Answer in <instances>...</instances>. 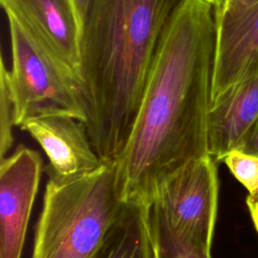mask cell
<instances>
[{"mask_svg": "<svg viewBox=\"0 0 258 258\" xmlns=\"http://www.w3.org/2000/svg\"><path fill=\"white\" fill-rule=\"evenodd\" d=\"M258 117V78L240 82L211 102L208 114V150L221 161L236 150Z\"/></svg>", "mask_w": 258, "mask_h": 258, "instance_id": "obj_10", "label": "cell"}, {"mask_svg": "<svg viewBox=\"0 0 258 258\" xmlns=\"http://www.w3.org/2000/svg\"><path fill=\"white\" fill-rule=\"evenodd\" d=\"M216 28L212 100L240 82L258 78V1L225 11Z\"/></svg>", "mask_w": 258, "mask_h": 258, "instance_id": "obj_9", "label": "cell"}, {"mask_svg": "<svg viewBox=\"0 0 258 258\" xmlns=\"http://www.w3.org/2000/svg\"><path fill=\"white\" fill-rule=\"evenodd\" d=\"M157 249L159 258H212L211 253L180 244L157 243Z\"/></svg>", "mask_w": 258, "mask_h": 258, "instance_id": "obj_14", "label": "cell"}, {"mask_svg": "<svg viewBox=\"0 0 258 258\" xmlns=\"http://www.w3.org/2000/svg\"><path fill=\"white\" fill-rule=\"evenodd\" d=\"M216 39L213 6L184 0L163 32L133 131L115 162L124 202L149 206L166 179L209 155Z\"/></svg>", "mask_w": 258, "mask_h": 258, "instance_id": "obj_1", "label": "cell"}, {"mask_svg": "<svg viewBox=\"0 0 258 258\" xmlns=\"http://www.w3.org/2000/svg\"><path fill=\"white\" fill-rule=\"evenodd\" d=\"M219 180L210 155L194 159L158 188L149 205L157 243H173L211 253L218 212Z\"/></svg>", "mask_w": 258, "mask_h": 258, "instance_id": "obj_5", "label": "cell"}, {"mask_svg": "<svg viewBox=\"0 0 258 258\" xmlns=\"http://www.w3.org/2000/svg\"><path fill=\"white\" fill-rule=\"evenodd\" d=\"M0 3L7 18L21 25L79 81L82 23L75 0H0Z\"/></svg>", "mask_w": 258, "mask_h": 258, "instance_id": "obj_7", "label": "cell"}, {"mask_svg": "<svg viewBox=\"0 0 258 258\" xmlns=\"http://www.w3.org/2000/svg\"><path fill=\"white\" fill-rule=\"evenodd\" d=\"M7 68L3 57L0 61V157L5 158L6 152L13 144L12 126L13 120V103L7 83Z\"/></svg>", "mask_w": 258, "mask_h": 258, "instance_id": "obj_13", "label": "cell"}, {"mask_svg": "<svg viewBox=\"0 0 258 258\" xmlns=\"http://www.w3.org/2000/svg\"><path fill=\"white\" fill-rule=\"evenodd\" d=\"M92 258H159L149 206L126 203Z\"/></svg>", "mask_w": 258, "mask_h": 258, "instance_id": "obj_11", "label": "cell"}, {"mask_svg": "<svg viewBox=\"0 0 258 258\" xmlns=\"http://www.w3.org/2000/svg\"><path fill=\"white\" fill-rule=\"evenodd\" d=\"M184 0H91L81 35L80 93L104 162L123 153L163 32Z\"/></svg>", "mask_w": 258, "mask_h": 258, "instance_id": "obj_2", "label": "cell"}, {"mask_svg": "<svg viewBox=\"0 0 258 258\" xmlns=\"http://www.w3.org/2000/svg\"><path fill=\"white\" fill-rule=\"evenodd\" d=\"M232 174L248 189L249 198H258V157L233 150L223 160Z\"/></svg>", "mask_w": 258, "mask_h": 258, "instance_id": "obj_12", "label": "cell"}, {"mask_svg": "<svg viewBox=\"0 0 258 258\" xmlns=\"http://www.w3.org/2000/svg\"><path fill=\"white\" fill-rule=\"evenodd\" d=\"M236 150L258 157V117L246 132Z\"/></svg>", "mask_w": 258, "mask_h": 258, "instance_id": "obj_15", "label": "cell"}, {"mask_svg": "<svg viewBox=\"0 0 258 258\" xmlns=\"http://www.w3.org/2000/svg\"><path fill=\"white\" fill-rule=\"evenodd\" d=\"M207 2H209L213 8H214V13H215V20L219 19L225 9H226V6H227V3H228V0H206Z\"/></svg>", "mask_w": 258, "mask_h": 258, "instance_id": "obj_18", "label": "cell"}, {"mask_svg": "<svg viewBox=\"0 0 258 258\" xmlns=\"http://www.w3.org/2000/svg\"><path fill=\"white\" fill-rule=\"evenodd\" d=\"M91 0H75L76 6H77V10L80 16V20L82 23V27L84 24V21L86 19V15H87V11H88V7L90 4Z\"/></svg>", "mask_w": 258, "mask_h": 258, "instance_id": "obj_19", "label": "cell"}, {"mask_svg": "<svg viewBox=\"0 0 258 258\" xmlns=\"http://www.w3.org/2000/svg\"><path fill=\"white\" fill-rule=\"evenodd\" d=\"M41 170L39 153L24 145L1 159L0 258H21Z\"/></svg>", "mask_w": 258, "mask_h": 258, "instance_id": "obj_6", "label": "cell"}, {"mask_svg": "<svg viewBox=\"0 0 258 258\" xmlns=\"http://www.w3.org/2000/svg\"><path fill=\"white\" fill-rule=\"evenodd\" d=\"M8 22L12 66L6 76L14 125L51 115L71 116L85 123L77 77L14 19L8 18Z\"/></svg>", "mask_w": 258, "mask_h": 258, "instance_id": "obj_4", "label": "cell"}, {"mask_svg": "<svg viewBox=\"0 0 258 258\" xmlns=\"http://www.w3.org/2000/svg\"><path fill=\"white\" fill-rule=\"evenodd\" d=\"M125 204L115 162L70 180L48 177L31 258H92Z\"/></svg>", "mask_w": 258, "mask_h": 258, "instance_id": "obj_3", "label": "cell"}, {"mask_svg": "<svg viewBox=\"0 0 258 258\" xmlns=\"http://www.w3.org/2000/svg\"><path fill=\"white\" fill-rule=\"evenodd\" d=\"M20 128L42 147L49 163V178L64 181L89 174L105 162L95 151L84 122L66 115L30 119Z\"/></svg>", "mask_w": 258, "mask_h": 258, "instance_id": "obj_8", "label": "cell"}, {"mask_svg": "<svg viewBox=\"0 0 258 258\" xmlns=\"http://www.w3.org/2000/svg\"><path fill=\"white\" fill-rule=\"evenodd\" d=\"M258 0H228L227 6L225 11H235V10H239L242 8H245L255 2H257ZM224 11V12H225Z\"/></svg>", "mask_w": 258, "mask_h": 258, "instance_id": "obj_17", "label": "cell"}, {"mask_svg": "<svg viewBox=\"0 0 258 258\" xmlns=\"http://www.w3.org/2000/svg\"><path fill=\"white\" fill-rule=\"evenodd\" d=\"M247 206L249 208L252 221H253L256 231L258 233V198L252 199V198L248 197L247 198Z\"/></svg>", "mask_w": 258, "mask_h": 258, "instance_id": "obj_16", "label": "cell"}]
</instances>
